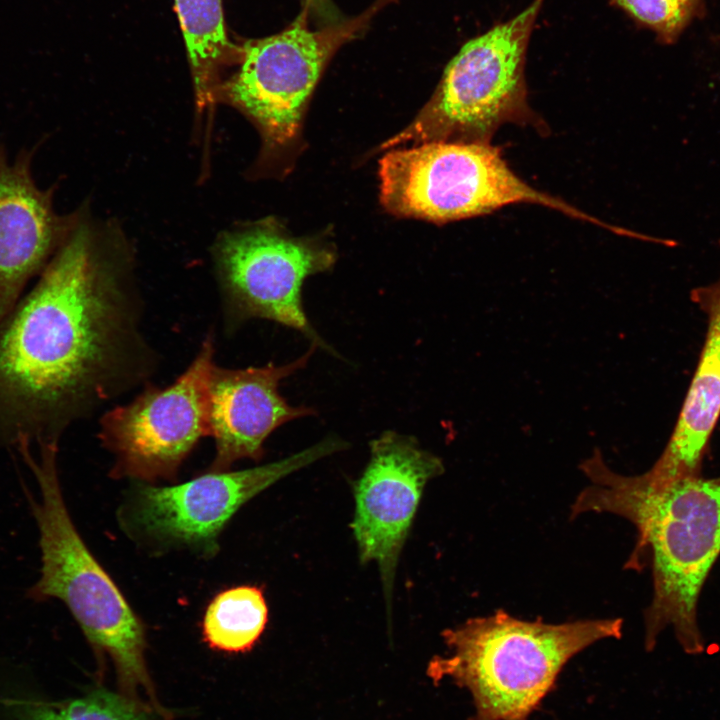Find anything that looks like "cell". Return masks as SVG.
<instances>
[{
  "instance_id": "cell-16",
  "label": "cell",
  "mask_w": 720,
  "mask_h": 720,
  "mask_svg": "<svg viewBox=\"0 0 720 720\" xmlns=\"http://www.w3.org/2000/svg\"><path fill=\"white\" fill-rule=\"evenodd\" d=\"M197 91L211 82L229 41L221 0H174Z\"/></svg>"
},
{
  "instance_id": "cell-6",
  "label": "cell",
  "mask_w": 720,
  "mask_h": 720,
  "mask_svg": "<svg viewBox=\"0 0 720 720\" xmlns=\"http://www.w3.org/2000/svg\"><path fill=\"white\" fill-rule=\"evenodd\" d=\"M378 175L381 203L398 217L444 224L527 203L619 231L529 185L491 143L429 141L391 148L379 161Z\"/></svg>"
},
{
  "instance_id": "cell-3",
  "label": "cell",
  "mask_w": 720,
  "mask_h": 720,
  "mask_svg": "<svg viewBox=\"0 0 720 720\" xmlns=\"http://www.w3.org/2000/svg\"><path fill=\"white\" fill-rule=\"evenodd\" d=\"M622 627L621 618L550 623L498 609L444 630L447 652L432 658L427 674L469 692V720H529L565 665L596 642L620 638Z\"/></svg>"
},
{
  "instance_id": "cell-7",
  "label": "cell",
  "mask_w": 720,
  "mask_h": 720,
  "mask_svg": "<svg viewBox=\"0 0 720 720\" xmlns=\"http://www.w3.org/2000/svg\"><path fill=\"white\" fill-rule=\"evenodd\" d=\"M391 1L378 0L358 17L319 30L309 28L303 7L281 32L245 43L226 91L254 120L268 149L286 152L297 145L305 107L330 59Z\"/></svg>"
},
{
  "instance_id": "cell-5",
  "label": "cell",
  "mask_w": 720,
  "mask_h": 720,
  "mask_svg": "<svg viewBox=\"0 0 720 720\" xmlns=\"http://www.w3.org/2000/svg\"><path fill=\"white\" fill-rule=\"evenodd\" d=\"M545 0L465 42L447 64L438 87L416 118L381 149L429 141L491 143L504 124L547 126L531 109L526 55Z\"/></svg>"
},
{
  "instance_id": "cell-13",
  "label": "cell",
  "mask_w": 720,
  "mask_h": 720,
  "mask_svg": "<svg viewBox=\"0 0 720 720\" xmlns=\"http://www.w3.org/2000/svg\"><path fill=\"white\" fill-rule=\"evenodd\" d=\"M31 151L9 162L0 145V320L38 277L68 235L52 204V190L37 187Z\"/></svg>"
},
{
  "instance_id": "cell-1",
  "label": "cell",
  "mask_w": 720,
  "mask_h": 720,
  "mask_svg": "<svg viewBox=\"0 0 720 720\" xmlns=\"http://www.w3.org/2000/svg\"><path fill=\"white\" fill-rule=\"evenodd\" d=\"M129 270L80 224L0 320V446L58 444L157 366Z\"/></svg>"
},
{
  "instance_id": "cell-10",
  "label": "cell",
  "mask_w": 720,
  "mask_h": 720,
  "mask_svg": "<svg viewBox=\"0 0 720 720\" xmlns=\"http://www.w3.org/2000/svg\"><path fill=\"white\" fill-rule=\"evenodd\" d=\"M214 341L207 336L169 386H147L132 402L107 411L98 438L114 456L113 477L174 479L198 441L210 435L209 382Z\"/></svg>"
},
{
  "instance_id": "cell-11",
  "label": "cell",
  "mask_w": 720,
  "mask_h": 720,
  "mask_svg": "<svg viewBox=\"0 0 720 720\" xmlns=\"http://www.w3.org/2000/svg\"><path fill=\"white\" fill-rule=\"evenodd\" d=\"M444 472L442 459L411 436L385 431L370 442V459L354 485L353 534L362 563L380 572L387 615L394 578L426 484Z\"/></svg>"
},
{
  "instance_id": "cell-12",
  "label": "cell",
  "mask_w": 720,
  "mask_h": 720,
  "mask_svg": "<svg viewBox=\"0 0 720 720\" xmlns=\"http://www.w3.org/2000/svg\"><path fill=\"white\" fill-rule=\"evenodd\" d=\"M290 363L230 369L213 366L209 382L210 435L215 456L209 471H228L241 459L259 461L264 442L283 424L314 415L307 406H292L279 393L280 382L304 368L316 349Z\"/></svg>"
},
{
  "instance_id": "cell-2",
  "label": "cell",
  "mask_w": 720,
  "mask_h": 720,
  "mask_svg": "<svg viewBox=\"0 0 720 720\" xmlns=\"http://www.w3.org/2000/svg\"><path fill=\"white\" fill-rule=\"evenodd\" d=\"M589 484L571 505V519L609 513L631 522L636 546L626 568L640 569L648 559L652 600L644 611L647 651L671 627L681 648L701 654L697 607L706 578L720 555V477L683 478L653 487L639 475H622L605 463L601 452L580 464Z\"/></svg>"
},
{
  "instance_id": "cell-9",
  "label": "cell",
  "mask_w": 720,
  "mask_h": 720,
  "mask_svg": "<svg viewBox=\"0 0 720 720\" xmlns=\"http://www.w3.org/2000/svg\"><path fill=\"white\" fill-rule=\"evenodd\" d=\"M226 319L235 327L252 318L295 329L333 352L314 330L302 304L311 275L330 270L335 249L319 238L295 237L270 221L226 234L216 248Z\"/></svg>"
},
{
  "instance_id": "cell-18",
  "label": "cell",
  "mask_w": 720,
  "mask_h": 720,
  "mask_svg": "<svg viewBox=\"0 0 720 720\" xmlns=\"http://www.w3.org/2000/svg\"><path fill=\"white\" fill-rule=\"evenodd\" d=\"M637 26L648 29L663 45L675 44L684 31L703 17L705 0H608Z\"/></svg>"
},
{
  "instance_id": "cell-8",
  "label": "cell",
  "mask_w": 720,
  "mask_h": 720,
  "mask_svg": "<svg viewBox=\"0 0 720 720\" xmlns=\"http://www.w3.org/2000/svg\"><path fill=\"white\" fill-rule=\"evenodd\" d=\"M346 447L344 440L329 436L261 466L208 471L173 486L139 483L130 490L120 520L129 536L157 551L188 549L210 557L218 551L223 528L246 502L287 475Z\"/></svg>"
},
{
  "instance_id": "cell-15",
  "label": "cell",
  "mask_w": 720,
  "mask_h": 720,
  "mask_svg": "<svg viewBox=\"0 0 720 720\" xmlns=\"http://www.w3.org/2000/svg\"><path fill=\"white\" fill-rule=\"evenodd\" d=\"M267 621L262 589L240 585L219 592L210 601L203 615L202 633L210 648L244 652L258 641Z\"/></svg>"
},
{
  "instance_id": "cell-4",
  "label": "cell",
  "mask_w": 720,
  "mask_h": 720,
  "mask_svg": "<svg viewBox=\"0 0 720 720\" xmlns=\"http://www.w3.org/2000/svg\"><path fill=\"white\" fill-rule=\"evenodd\" d=\"M18 452L40 493L31 504L39 530L41 568L28 597L62 601L97 653L110 657L123 684L132 691L144 690L158 707L146 667L143 623L69 515L59 481L58 445H37L38 455L28 447Z\"/></svg>"
},
{
  "instance_id": "cell-14",
  "label": "cell",
  "mask_w": 720,
  "mask_h": 720,
  "mask_svg": "<svg viewBox=\"0 0 720 720\" xmlns=\"http://www.w3.org/2000/svg\"><path fill=\"white\" fill-rule=\"evenodd\" d=\"M720 246V239L718 240ZM690 298L707 317V331L699 361L662 454L641 474L651 486L701 475L705 451L720 416V276L695 287Z\"/></svg>"
},
{
  "instance_id": "cell-19",
  "label": "cell",
  "mask_w": 720,
  "mask_h": 720,
  "mask_svg": "<svg viewBox=\"0 0 720 720\" xmlns=\"http://www.w3.org/2000/svg\"><path fill=\"white\" fill-rule=\"evenodd\" d=\"M304 7L308 9L316 19L324 25H330L341 21L338 11L330 0H303Z\"/></svg>"
},
{
  "instance_id": "cell-17",
  "label": "cell",
  "mask_w": 720,
  "mask_h": 720,
  "mask_svg": "<svg viewBox=\"0 0 720 720\" xmlns=\"http://www.w3.org/2000/svg\"><path fill=\"white\" fill-rule=\"evenodd\" d=\"M15 704L18 720H147L138 704L106 689L62 702L21 700Z\"/></svg>"
}]
</instances>
